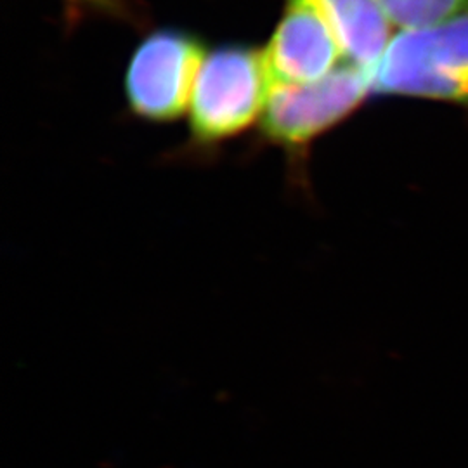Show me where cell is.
<instances>
[{
  "instance_id": "6da1fadb",
  "label": "cell",
  "mask_w": 468,
  "mask_h": 468,
  "mask_svg": "<svg viewBox=\"0 0 468 468\" xmlns=\"http://www.w3.org/2000/svg\"><path fill=\"white\" fill-rule=\"evenodd\" d=\"M373 92L468 106V11L394 35L373 71Z\"/></svg>"
},
{
  "instance_id": "8992f818",
  "label": "cell",
  "mask_w": 468,
  "mask_h": 468,
  "mask_svg": "<svg viewBox=\"0 0 468 468\" xmlns=\"http://www.w3.org/2000/svg\"><path fill=\"white\" fill-rule=\"evenodd\" d=\"M346 61L375 71L392 40V23L377 0H318Z\"/></svg>"
},
{
  "instance_id": "5b68a950",
  "label": "cell",
  "mask_w": 468,
  "mask_h": 468,
  "mask_svg": "<svg viewBox=\"0 0 468 468\" xmlns=\"http://www.w3.org/2000/svg\"><path fill=\"white\" fill-rule=\"evenodd\" d=\"M264 56L271 85L316 82L346 59L318 0L286 2Z\"/></svg>"
},
{
  "instance_id": "277c9868",
  "label": "cell",
  "mask_w": 468,
  "mask_h": 468,
  "mask_svg": "<svg viewBox=\"0 0 468 468\" xmlns=\"http://www.w3.org/2000/svg\"><path fill=\"white\" fill-rule=\"evenodd\" d=\"M205 61L200 40L179 30L150 35L134 52L125 87L135 115L170 122L185 115Z\"/></svg>"
},
{
  "instance_id": "ba28073f",
  "label": "cell",
  "mask_w": 468,
  "mask_h": 468,
  "mask_svg": "<svg viewBox=\"0 0 468 468\" xmlns=\"http://www.w3.org/2000/svg\"><path fill=\"white\" fill-rule=\"evenodd\" d=\"M87 7H94L98 11H106L110 15H123V0H71Z\"/></svg>"
},
{
  "instance_id": "3957f363",
  "label": "cell",
  "mask_w": 468,
  "mask_h": 468,
  "mask_svg": "<svg viewBox=\"0 0 468 468\" xmlns=\"http://www.w3.org/2000/svg\"><path fill=\"white\" fill-rule=\"evenodd\" d=\"M373 92V71L346 61L324 79L299 85H271L262 131L284 148H301L326 133Z\"/></svg>"
},
{
  "instance_id": "7a4b0ae2",
  "label": "cell",
  "mask_w": 468,
  "mask_h": 468,
  "mask_svg": "<svg viewBox=\"0 0 468 468\" xmlns=\"http://www.w3.org/2000/svg\"><path fill=\"white\" fill-rule=\"evenodd\" d=\"M271 92L264 50L228 46L208 54L191 98V131L201 143L243 133L264 113Z\"/></svg>"
},
{
  "instance_id": "52a82bcc",
  "label": "cell",
  "mask_w": 468,
  "mask_h": 468,
  "mask_svg": "<svg viewBox=\"0 0 468 468\" xmlns=\"http://www.w3.org/2000/svg\"><path fill=\"white\" fill-rule=\"evenodd\" d=\"M399 30H420L468 11V0H377Z\"/></svg>"
}]
</instances>
